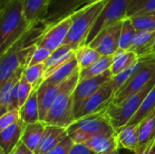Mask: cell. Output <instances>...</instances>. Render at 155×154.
Returning <instances> with one entry per match:
<instances>
[{"mask_svg": "<svg viewBox=\"0 0 155 154\" xmlns=\"http://www.w3.org/2000/svg\"><path fill=\"white\" fill-rule=\"evenodd\" d=\"M139 126V152L155 140V109Z\"/></svg>", "mask_w": 155, "mask_h": 154, "instance_id": "cell-26", "label": "cell"}, {"mask_svg": "<svg viewBox=\"0 0 155 154\" xmlns=\"http://www.w3.org/2000/svg\"><path fill=\"white\" fill-rule=\"evenodd\" d=\"M25 68L21 67L17 69L9 78H7L3 84H0V113L3 115L8 112L10 103V98L15 86L21 80Z\"/></svg>", "mask_w": 155, "mask_h": 154, "instance_id": "cell-21", "label": "cell"}, {"mask_svg": "<svg viewBox=\"0 0 155 154\" xmlns=\"http://www.w3.org/2000/svg\"><path fill=\"white\" fill-rule=\"evenodd\" d=\"M9 154H35L30 149H28L23 143L20 141L18 144L15 147V149Z\"/></svg>", "mask_w": 155, "mask_h": 154, "instance_id": "cell-42", "label": "cell"}, {"mask_svg": "<svg viewBox=\"0 0 155 154\" xmlns=\"http://www.w3.org/2000/svg\"><path fill=\"white\" fill-rule=\"evenodd\" d=\"M85 144L96 154H108L118 150L115 134L112 136H92Z\"/></svg>", "mask_w": 155, "mask_h": 154, "instance_id": "cell-27", "label": "cell"}, {"mask_svg": "<svg viewBox=\"0 0 155 154\" xmlns=\"http://www.w3.org/2000/svg\"><path fill=\"white\" fill-rule=\"evenodd\" d=\"M69 137L72 139L74 143H84L85 144L91 139L92 136L81 130H77V131H74V133H70Z\"/></svg>", "mask_w": 155, "mask_h": 154, "instance_id": "cell-40", "label": "cell"}, {"mask_svg": "<svg viewBox=\"0 0 155 154\" xmlns=\"http://www.w3.org/2000/svg\"><path fill=\"white\" fill-rule=\"evenodd\" d=\"M154 85L155 77L141 91L127 97L120 103H111L109 105L105 113L111 122L115 133L129 123V122L134 116L143 100L150 93V91L154 87Z\"/></svg>", "mask_w": 155, "mask_h": 154, "instance_id": "cell-5", "label": "cell"}, {"mask_svg": "<svg viewBox=\"0 0 155 154\" xmlns=\"http://www.w3.org/2000/svg\"><path fill=\"white\" fill-rule=\"evenodd\" d=\"M138 57L155 54V31L137 32L130 49Z\"/></svg>", "mask_w": 155, "mask_h": 154, "instance_id": "cell-19", "label": "cell"}, {"mask_svg": "<svg viewBox=\"0 0 155 154\" xmlns=\"http://www.w3.org/2000/svg\"><path fill=\"white\" fill-rule=\"evenodd\" d=\"M92 0H51L47 13L41 22L46 29L73 16Z\"/></svg>", "mask_w": 155, "mask_h": 154, "instance_id": "cell-8", "label": "cell"}, {"mask_svg": "<svg viewBox=\"0 0 155 154\" xmlns=\"http://www.w3.org/2000/svg\"><path fill=\"white\" fill-rule=\"evenodd\" d=\"M113 64V55H106V56H101L100 59H98L94 64H93L91 66L80 70V76L79 80H85L88 78H93L99 76L103 74L104 73L110 70Z\"/></svg>", "mask_w": 155, "mask_h": 154, "instance_id": "cell-28", "label": "cell"}, {"mask_svg": "<svg viewBox=\"0 0 155 154\" xmlns=\"http://www.w3.org/2000/svg\"><path fill=\"white\" fill-rule=\"evenodd\" d=\"M34 91V87L32 84H30L23 76L18 84V99H19V105L20 108L23 106V104L26 102V100L29 98L31 93Z\"/></svg>", "mask_w": 155, "mask_h": 154, "instance_id": "cell-36", "label": "cell"}, {"mask_svg": "<svg viewBox=\"0 0 155 154\" xmlns=\"http://www.w3.org/2000/svg\"><path fill=\"white\" fill-rule=\"evenodd\" d=\"M68 154H96L84 143H74Z\"/></svg>", "mask_w": 155, "mask_h": 154, "instance_id": "cell-41", "label": "cell"}, {"mask_svg": "<svg viewBox=\"0 0 155 154\" xmlns=\"http://www.w3.org/2000/svg\"><path fill=\"white\" fill-rule=\"evenodd\" d=\"M74 55V50H73L68 45L63 44L54 52L45 63L46 70L45 74V80L48 78L56 69H58L62 64L68 61L71 57Z\"/></svg>", "mask_w": 155, "mask_h": 154, "instance_id": "cell-22", "label": "cell"}, {"mask_svg": "<svg viewBox=\"0 0 155 154\" xmlns=\"http://www.w3.org/2000/svg\"><path fill=\"white\" fill-rule=\"evenodd\" d=\"M68 136L67 129L54 126V125H46L40 142L39 146L35 151V154H44L55 147L60 143L65 137Z\"/></svg>", "mask_w": 155, "mask_h": 154, "instance_id": "cell-15", "label": "cell"}, {"mask_svg": "<svg viewBox=\"0 0 155 154\" xmlns=\"http://www.w3.org/2000/svg\"><path fill=\"white\" fill-rule=\"evenodd\" d=\"M155 109V85L154 87L147 94L145 99L143 100V103L141 104L140 108L129 122L127 125L129 126H138L141 122L145 119L153 110Z\"/></svg>", "mask_w": 155, "mask_h": 154, "instance_id": "cell-30", "label": "cell"}, {"mask_svg": "<svg viewBox=\"0 0 155 154\" xmlns=\"http://www.w3.org/2000/svg\"><path fill=\"white\" fill-rule=\"evenodd\" d=\"M108 154H118V150H115V151H114V152H112Z\"/></svg>", "mask_w": 155, "mask_h": 154, "instance_id": "cell-45", "label": "cell"}, {"mask_svg": "<svg viewBox=\"0 0 155 154\" xmlns=\"http://www.w3.org/2000/svg\"><path fill=\"white\" fill-rule=\"evenodd\" d=\"M19 110H11L0 116V131L4 130L20 120Z\"/></svg>", "mask_w": 155, "mask_h": 154, "instance_id": "cell-37", "label": "cell"}, {"mask_svg": "<svg viewBox=\"0 0 155 154\" xmlns=\"http://www.w3.org/2000/svg\"><path fill=\"white\" fill-rule=\"evenodd\" d=\"M154 59L155 54L145 56V57H139L138 60L132 66H130L126 70L123 71L122 73L118 74L117 75L113 76L111 81H112L113 88L114 91V94L121 87H123L124 84H126L129 81H131V79L134 78L144 66H146L149 63H151Z\"/></svg>", "mask_w": 155, "mask_h": 154, "instance_id": "cell-17", "label": "cell"}, {"mask_svg": "<svg viewBox=\"0 0 155 154\" xmlns=\"http://www.w3.org/2000/svg\"><path fill=\"white\" fill-rule=\"evenodd\" d=\"M114 97V91L113 88L112 81H109L102 85L97 92H95L85 101L75 120L106 111V109L112 103Z\"/></svg>", "mask_w": 155, "mask_h": 154, "instance_id": "cell-11", "label": "cell"}, {"mask_svg": "<svg viewBox=\"0 0 155 154\" xmlns=\"http://www.w3.org/2000/svg\"><path fill=\"white\" fill-rule=\"evenodd\" d=\"M79 76L80 68L62 84L60 93L45 119V124L67 129L74 123V92L79 82Z\"/></svg>", "mask_w": 155, "mask_h": 154, "instance_id": "cell-3", "label": "cell"}, {"mask_svg": "<svg viewBox=\"0 0 155 154\" xmlns=\"http://www.w3.org/2000/svg\"><path fill=\"white\" fill-rule=\"evenodd\" d=\"M138 58L139 57L133 51L123 50L119 48L113 55V64L110 68L113 76L117 75L132 66L138 60Z\"/></svg>", "mask_w": 155, "mask_h": 154, "instance_id": "cell-25", "label": "cell"}, {"mask_svg": "<svg viewBox=\"0 0 155 154\" xmlns=\"http://www.w3.org/2000/svg\"><path fill=\"white\" fill-rule=\"evenodd\" d=\"M32 26L25 16L23 0H10L0 6V55Z\"/></svg>", "mask_w": 155, "mask_h": 154, "instance_id": "cell-2", "label": "cell"}, {"mask_svg": "<svg viewBox=\"0 0 155 154\" xmlns=\"http://www.w3.org/2000/svg\"><path fill=\"white\" fill-rule=\"evenodd\" d=\"M72 23V17H68L59 22L58 24L47 28L38 41L37 46L45 47L51 52H54V50L59 48L61 45L64 44Z\"/></svg>", "mask_w": 155, "mask_h": 154, "instance_id": "cell-13", "label": "cell"}, {"mask_svg": "<svg viewBox=\"0 0 155 154\" xmlns=\"http://www.w3.org/2000/svg\"><path fill=\"white\" fill-rule=\"evenodd\" d=\"M51 0H23L24 14L31 25L41 23L46 13Z\"/></svg>", "mask_w": 155, "mask_h": 154, "instance_id": "cell-20", "label": "cell"}, {"mask_svg": "<svg viewBox=\"0 0 155 154\" xmlns=\"http://www.w3.org/2000/svg\"><path fill=\"white\" fill-rule=\"evenodd\" d=\"M61 85L62 84H56L48 80H44L37 88V100L41 122H45L49 110L60 93Z\"/></svg>", "mask_w": 155, "mask_h": 154, "instance_id": "cell-14", "label": "cell"}, {"mask_svg": "<svg viewBox=\"0 0 155 154\" xmlns=\"http://www.w3.org/2000/svg\"><path fill=\"white\" fill-rule=\"evenodd\" d=\"M150 12H155V0H131L127 8L126 17L130 18Z\"/></svg>", "mask_w": 155, "mask_h": 154, "instance_id": "cell-35", "label": "cell"}, {"mask_svg": "<svg viewBox=\"0 0 155 154\" xmlns=\"http://www.w3.org/2000/svg\"><path fill=\"white\" fill-rule=\"evenodd\" d=\"M45 124L43 122H37L32 124H26L22 135V143L30 149L33 152L37 149L40 144Z\"/></svg>", "mask_w": 155, "mask_h": 154, "instance_id": "cell-23", "label": "cell"}, {"mask_svg": "<svg viewBox=\"0 0 155 154\" xmlns=\"http://www.w3.org/2000/svg\"><path fill=\"white\" fill-rule=\"evenodd\" d=\"M118 150L126 149L134 154L139 152V126L126 125L115 133Z\"/></svg>", "mask_w": 155, "mask_h": 154, "instance_id": "cell-18", "label": "cell"}, {"mask_svg": "<svg viewBox=\"0 0 155 154\" xmlns=\"http://www.w3.org/2000/svg\"><path fill=\"white\" fill-rule=\"evenodd\" d=\"M8 1H10V0H0V6L4 5H5V4H6Z\"/></svg>", "mask_w": 155, "mask_h": 154, "instance_id": "cell-44", "label": "cell"}, {"mask_svg": "<svg viewBox=\"0 0 155 154\" xmlns=\"http://www.w3.org/2000/svg\"><path fill=\"white\" fill-rule=\"evenodd\" d=\"M137 31L135 30L131 18L126 17L123 21L121 36H120V45L119 48L123 50H130L135 37Z\"/></svg>", "mask_w": 155, "mask_h": 154, "instance_id": "cell-34", "label": "cell"}, {"mask_svg": "<svg viewBox=\"0 0 155 154\" xmlns=\"http://www.w3.org/2000/svg\"><path fill=\"white\" fill-rule=\"evenodd\" d=\"M78 69H79V65L74 54L64 64H62L58 69H56L45 80H48L56 84H61L64 82H65L68 78H70L74 74V72Z\"/></svg>", "mask_w": 155, "mask_h": 154, "instance_id": "cell-29", "label": "cell"}, {"mask_svg": "<svg viewBox=\"0 0 155 154\" xmlns=\"http://www.w3.org/2000/svg\"><path fill=\"white\" fill-rule=\"evenodd\" d=\"M45 70H46V67H45V63L27 66L24 71L23 77L30 84L33 85L34 89H37L39 85L45 80Z\"/></svg>", "mask_w": 155, "mask_h": 154, "instance_id": "cell-32", "label": "cell"}, {"mask_svg": "<svg viewBox=\"0 0 155 154\" xmlns=\"http://www.w3.org/2000/svg\"><path fill=\"white\" fill-rule=\"evenodd\" d=\"M19 112L20 118L25 124H32L41 122L37 100V89H34L29 98L20 108Z\"/></svg>", "mask_w": 155, "mask_h": 154, "instance_id": "cell-24", "label": "cell"}, {"mask_svg": "<svg viewBox=\"0 0 155 154\" xmlns=\"http://www.w3.org/2000/svg\"><path fill=\"white\" fill-rule=\"evenodd\" d=\"M77 130H81L91 136H112L115 134L105 111L74 120V123L67 128L68 135Z\"/></svg>", "mask_w": 155, "mask_h": 154, "instance_id": "cell-7", "label": "cell"}, {"mask_svg": "<svg viewBox=\"0 0 155 154\" xmlns=\"http://www.w3.org/2000/svg\"><path fill=\"white\" fill-rule=\"evenodd\" d=\"M130 2L131 0H108L88 34L85 44H89L104 28L126 18Z\"/></svg>", "mask_w": 155, "mask_h": 154, "instance_id": "cell-6", "label": "cell"}, {"mask_svg": "<svg viewBox=\"0 0 155 154\" xmlns=\"http://www.w3.org/2000/svg\"><path fill=\"white\" fill-rule=\"evenodd\" d=\"M51 54H52V52L49 51L48 49H46L45 47L37 46V48L35 49V51L33 54V56L31 58V61H30V64L28 66L45 63L47 61V59L49 58V56L51 55Z\"/></svg>", "mask_w": 155, "mask_h": 154, "instance_id": "cell-38", "label": "cell"}, {"mask_svg": "<svg viewBox=\"0 0 155 154\" xmlns=\"http://www.w3.org/2000/svg\"><path fill=\"white\" fill-rule=\"evenodd\" d=\"M123 21L102 30L88 45L95 49L102 56L114 55L119 49Z\"/></svg>", "mask_w": 155, "mask_h": 154, "instance_id": "cell-10", "label": "cell"}, {"mask_svg": "<svg viewBox=\"0 0 155 154\" xmlns=\"http://www.w3.org/2000/svg\"><path fill=\"white\" fill-rule=\"evenodd\" d=\"M113 78V74L110 70L104 73L103 74L88 78L85 80H82L78 82L75 90L74 92V120L76 116L78 115L82 106L85 103V101L92 96L95 92H97L102 85H104L105 83L111 81Z\"/></svg>", "mask_w": 155, "mask_h": 154, "instance_id": "cell-9", "label": "cell"}, {"mask_svg": "<svg viewBox=\"0 0 155 154\" xmlns=\"http://www.w3.org/2000/svg\"><path fill=\"white\" fill-rule=\"evenodd\" d=\"M136 154H155V140L148 144L142 152Z\"/></svg>", "mask_w": 155, "mask_h": 154, "instance_id": "cell-43", "label": "cell"}, {"mask_svg": "<svg viewBox=\"0 0 155 154\" xmlns=\"http://www.w3.org/2000/svg\"><path fill=\"white\" fill-rule=\"evenodd\" d=\"M75 58L78 62L80 70L85 69L101 58V54L88 44L82 45L74 50Z\"/></svg>", "mask_w": 155, "mask_h": 154, "instance_id": "cell-31", "label": "cell"}, {"mask_svg": "<svg viewBox=\"0 0 155 154\" xmlns=\"http://www.w3.org/2000/svg\"><path fill=\"white\" fill-rule=\"evenodd\" d=\"M46 27L38 23L34 25L16 43L0 55V84L9 78L17 69L26 68L31 61L37 43Z\"/></svg>", "mask_w": 155, "mask_h": 154, "instance_id": "cell-1", "label": "cell"}, {"mask_svg": "<svg viewBox=\"0 0 155 154\" xmlns=\"http://www.w3.org/2000/svg\"><path fill=\"white\" fill-rule=\"evenodd\" d=\"M107 1L108 0H100L93 4H89L71 16L73 23L64 44L68 45L73 50H76L78 47L84 45L88 34Z\"/></svg>", "mask_w": 155, "mask_h": 154, "instance_id": "cell-4", "label": "cell"}, {"mask_svg": "<svg viewBox=\"0 0 155 154\" xmlns=\"http://www.w3.org/2000/svg\"><path fill=\"white\" fill-rule=\"evenodd\" d=\"M130 18L137 32L155 31V12L134 15Z\"/></svg>", "mask_w": 155, "mask_h": 154, "instance_id": "cell-33", "label": "cell"}, {"mask_svg": "<svg viewBox=\"0 0 155 154\" xmlns=\"http://www.w3.org/2000/svg\"><path fill=\"white\" fill-rule=\"evenodd\" d=\"M155 77V59L144 66L134 78L121 87L113 99L112 103H120L127 97L143 89Z\"/></svg>", "mask_w": 155, "mask_h": 154, "instance_id": "cell-12", "label": "cell"}, {"mask_svg": "<svg viewBox=\"0 0 155 154\" xmlns=\"http://www.w3.org/2000/svg\"><path fill=\"white\" fill-rule=\"evenodd\" d=\"M98 1H100V0H92L89 4H93V3H95V2H98ZM89 4H88V5H89Z\"/></svg>", "mask_w": 155, "mask_h": 154, "instance_id": "cell-46", "label": "cell"}, {"mask_svg": "<svg viewBox=\"0 0 155 154\" xmlns=\"http://www.w3.org/2000/svg\"><path fill=\"white\" fill-rule=\"evenodd\" d=\"M25 125L20 119L17 123L0 131V147L5 153H10L21 141Z\"/></svg>", "mask_w": 155, "mask_h": 154, "instance_id": "cell-16", "label": "cell"}, {"mask_svg": "<svg viewBox=\"0 0 155 154\" xmlns=\"http://www.w3.org/2000/svg\"><path fill=\"white\" fill-rule=\"evenodd\" d=\"M74 142L68 135L55 147H54L53 149H51L50 151L44 154H68L72 147L74 146Z\"/></svg>", "mask_w": 155, "mask_h": 154, "instance_id": "cell-39", "label": "cell"}]
</instances>
